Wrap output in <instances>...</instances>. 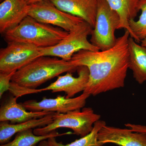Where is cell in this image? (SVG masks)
<instances>
[{"mask_svg":"<svg viewBox=\"0 0 146 146\" xmlns=\"http://www.w3.org/2000/svg\"><path fill=\"white\" fill-rule=\"evenodd\" d=\"M112 10L115 11L120 19L118 29H124L127 30L132 37L129 21L134 20L140 11V6L142 0H106Z\"/></svg>","mask_w":146,"mask_h":146,"instance_id":"e0dca14e","label":"cell"},{"mask_svg":"<svg viewBox=\"0 0 146 146\" xmlns=\"http://www.w3.org/2000/svg\"><path fill=\"white\" fill-rule=\"evenodd\" d=\"M129 69L132 71L136 81L140 84L146 81V48L138 44L131 36L128 39Z\"/></svg>","mask_w":146,"mask_h":146,"instance_id":"2e32d148","label":"cell"},{"mask_svg":"<svg viewBox=\"0 0 146 146\" xmlns=\"http://www.w3.org/2000/svg\"><path fill=\"white\" fill-rule=\"evenodd\" d=\"M68 34L63 29L42 23L28 16L17 26L2 35L7 43L22 42L43 48L57 44Z\"/></svg>","mask_w":146,"mask_h":146,"instance_id":"3957f363","label":"cell"},{"mask_svg":"<svg viewBox=\"0 0 146 146\" xmlns=\"http://www.w3.org/2000/svg\"><path fill=\"white\" fill-rule=\"evenodd\" d=\"M26 2L29 5H31L32 4L35 3L39 2L41 1H44V0H25Z\"/></svg>","mask_w":146,"mask_h":146,"instance_id":"d4e9b609","label":"cell"},{"mask_svg":"<svg viewBox=\"0 0 146 146\" xmlns=\"http://www.w3.org/2000/svg\"><path fill=\"white\" fill-rule=\"evenodd\" d=\"M17 98L9 97L0 108V121H10V123H19L33 119L43 117L54 112L27 111L22 104L17 102Z\"/></svg>","mask_w":146,"mask_h":146,"instance_id":"5bb4252c","label":"cell"},{"mask_svg":"<svg viewBox=\"0 0 146 146\" xmlns=\"http://www.w3.org/2000/svg\"><path fill=\"white\" fill-rule=\"evenodd\" d=\"M140 10L141 11V14L139 20L136 21L131 20L129 21V25L133 35L132 37L138 43L146 36V0L141 1Z\"/></svg>","mask_w":146,"mask_h":146,"instance_id":"ffe728a7","label":"cell"},{"mask_svg":"<svg viewBox=\"0 0 146 146\" xmlns=\"http://www.w3.org/2000/svg\"><path fill=\"white\" fill-rule=\"evenodd\" d=\"M28 16L42 23L57 26L68 32L84 21L60 10L50 0L30 5Z\"/></svg>","mask_w":146,"mask_h":146,"instance_id":"52a82bcc","label":"cell"},{"mask_svg":"<svg viewBox=\"0 0 146 146\" xmlns=\"http://www.w3.org/2000/svg\"><path fill=\"white\" fill-rule=\"evenodd\" d=\"M102 145L112 143L120 146H146V132H133L129 129L104 126L98 133Z\"/></svg>","mask_w":146,"mask_h":146,"instance_id":"30bf717a","label":"cell"},{"mask_svg":"<svg viewBox=\"0 0 146 146\" xmlns=\"http://www.w3.org/2000/svg\"><path fill=\"white\" fill-rule=\"evenodd\" d=\"M37 146H55L53 145L50 141H49L48 139L47 140H44L40 142V143L38 144Z\"/></svg>","mask_w":146,"mask_h":146,"instance_id":"cb8c5ba5","label":"cell"},{"mask_svg":"<svg viewBox=\"0 0 146 146\" xmlns=\"http://www.w3.org/2000/svg\"><path fill=\"white\" fill-rule=\"evenodd\" d=\"M120 23L119 16L106 0H98L96 25L91 33L90 42L100 51L111 48L116 44L115 33Z\"/></svg>","mask_w":146,"mask_h":146,"instance_id":"8992f818","label":"cell"},{"mask_svg":"<svg viewBox=\"0 0 146 146\" xmlns=\"http://www.w3.org/2000/svg\"><path fill=\"white\" fill-rule=\"evenodd\" d=\"M93 28L84 21L69 32V34L57 44L53 46L40 48L41 56L58 57L70 61L74 54L81 50L98 51L99 49L88 40Z\"/></svg>","mask_w":146,"mask_h":146,"instance_id":"5b68a950","label":"cell"},{"mask_svg":"<svg viewBox=\"0 0 146 146\" xmlns=\"http://www.w3.org/2000/svg\"><path fill=\"white\" fill-rule=\"evenodd\" d=\"M91 96L83 93L76 98H67L65 96H58L55 98H47L44 97L42 100L37 102L29 100L22 103L25 108L32 112L46 111L48 112L66 113L84 108L86 100Z\"/></svg>","mask_w":146,"mask_h":146,"instance_id":"9c48e42d","label":"cell"},{"mask_svg":"<svg viewBox=\"0 0 146 146\" xmlns=\"http://www.w3.org/2000/svg\"><path fill=\"white\" fill-rule=\"evenodd\" d=\"M130 36L129 32L125 30L109 49L98 51L81 50L74 54L70 60L71 63L78 67L86 66L89 70V82L83 93L96 96L124 86L129 69Z\"/></svg>","mask_w":146,"mask_h":146,"instance_id":"6da1fadb","label":"cell"},{"mask_svg":"<svg viewBox=\"0 0 146 146\" xmlns=\"http://www.w3.org/2000/svg\"><path fill=\"white\" fill-rule=\"evenodd\" d=\"M78 66L70 61L56 57L42 56L16 71L11 82L21 86L36 89L42 84L65 72H74Z\"/></svg>","mask_w":146,"mask_h":146,"instance_id":"7a4b0ae2","label":"cell"},{"mask_svg":"<svg viewBox=\"0 0 146 146\" xmlns=\"http://www.w3.org/2000/svg\"><path fill=\"white\" fill-rule=\"evenodd\" d=\"M125 125L129 128V129L133 132H146V126L133 124L129 123L125 124Z\"/></svg>","mask_w":146,"mask_h":146,"instance_id":"603a6c76","label":"cell"},{"mask_svg":"<svg viewBox=\"0 0 146 146\" xmlns=\"http://www.w3.org/2000/svg\"><path fill=\"white\" fill-rule=\"evenodd\" d=\"M40 56V48L22 42H7L0 50V73L16 72Z\"/></svg>","mask_w":146,"mask_h":146,"instance_id":"ba28073f","label":"cell"},{"mask_svg":"<svg viewBox=\"0 0 146 146\" xmlns=\"http://www.w3.org/2000/svg\"><path fill=\"white\" fill-rule=\"evenodd\" d=\"M16 71L10 73H0V98H1L4 93L9 91L11 78Z\"/></svg>","mask_w":146,"mask_h":146,"instance_id":"7402d4cb","label":"cell"},{"mask_svg":"<svg viewBox=\"0 0 146 146\" xmlns=\"http://www.w3.org/2000/svg\"><path fill=\"white\" fill-rule=\"evenodd\" d=\"M106 125L104 121L99 120L95 123L93 129L89 134L66 145H64L62 143H58L55 137L48 139L55 146H104L99 143L98 133L101 128Z\"/></svg>","mask_w":146,"mask_h":146,"instance_id":"d6986e66","label":"cell"},{"mask_svg":"<svg viewBox=\"0 0 146 146\" xmlns=\"http://www.w3.org/2000/svg\"><path fill=\"white\" fill-rule=\"evenodd\" d=\"M78 76H73L72 73L67 72L64 76H59L54 82L43 88L42 91H52V93L64 92L67 98H73L76 94L86 89L89 80V72L85 66L78 67Z\"/></svg>","mask_w":146,"mask_h":146,"instance_id":"8fae6325","label":"cell"},{"mask_svg":"<svg viewBox=\"0 0 146 146\" xmlns=\"http://www.w3.org/2000/svg\"><path fill=\"white\" fill-rule=\"evenodd\" d=\"M9 91L16 98H19L24 95L37 94L42 92V89H33L21 86L15 82H11Z\"/></svg>","mask_w":146,"mask_h":146,"instance_id":"44dd1931","label":"cell"},{"mask_svg":"<svg viewBox=\"0 0 146 146\" xmlns=\"http://www.w3.org/2000/svg\"><path fill=\"white\" fill-rule=\"evenodd\" d=\"M101 116L96 114L91 107L73 110L66 113L56 112L51 123L33 130L38 136L46 135L59 128L71 129L74 134L84 137L92 131L95 123L100 120Z\"/></svg>","mask_w":146,"mask_h":146,"instance_id":"277c9868","label":"cell"},{"mask_svg":"<svg viewBox=\"0 0 146 146\" xmlns=\"http://www.w3.org/2000/svg\"><path fill=\"white\" fill-rule=\"evenodd\" d=\"M56 112L43 117L33 119L19 123L11 124L8 121L1 122L0 123V144L7 143L13 135L23 131L34 128L44 127L51 123Z\"/></svg>","mask_w":146,"mask_h":146,"instance_id":"9a60e30c","label":"cell"},{"mask_svg":"<svg viewBox=\"0 0 146 146\" xmlns=\"http://www.w3.org/2000/svg\"><path fill=\"white\" fill-rule=\"evenodd\" d=\"M72 132L60 133L56 130L53 131L46 135H35L32 129L20 131L16 133L13 141L0 146H36L41 141L52 137H58L72 134Z\"/></svg>","mask_w":146,"mask_h":146,"instance_id":"ac0fdd59","label":"cell"},{"mask_svg":"<svg viewBox=\"0 0 146 146\" xmlns=\"http://www.w3.org/2000/svg\"><path fill=\"white\" fill-rule=\"evenodd\" d=\"M30 5L25 0H3L0 4V33L13 28L28 16Z\"/></svg>","mask_w":146,"mask_h":146,"instance_id":"7c38bea8","label":"cell"},{"mask_svg":"<svg viewBox=\"0 0 146 146\" xmlns=\"http://www.w3.org/2000/svg\"><path fill=\"white\" fill-rule=\"evenodd\" d=\"M141 42H142V43H141V46L146 48V36L145 37V38L143 40H142Z\"/></svg>","mask_w":146,"mask_h":146,"instance_id":"484cf974","label":"cell"},{"mask_svg":"<svg viewBox=\"0 0 146 146\" xmlns=\"http://www.w3.org/2000/svg\"><path fill=\"white\" fill-rule=\"evenodd\" d=\"M58 8L86 21L93 29L96 25L98 0H50Z\"/></svg>","mask_w":146,"mask_h":146,"instance_id":"4fadbf2b","label":"cell"}]
</instances>
